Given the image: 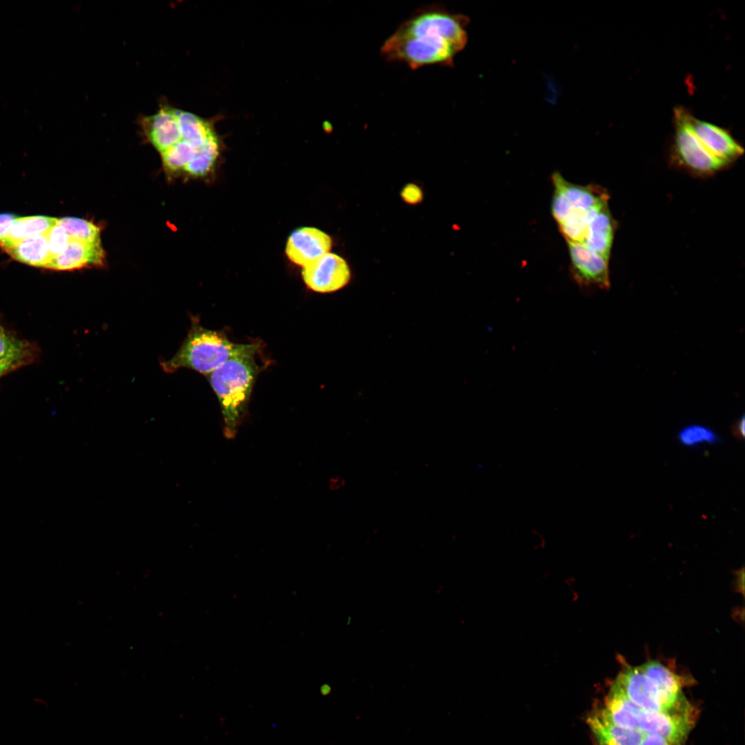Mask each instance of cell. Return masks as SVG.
Instances as JSON below:
<instances>
[{
    "label": "cell",
    "mask_w": 745,
    "mask_h": 745,
    "mask_svg": "<svg viewBox=\"0 0 745 745\" xmlns=\"http://www.w3.org/2000/svg\"><path fill=\"white\" fill-rule=\"evenodd\" d=\"M468 19L441 6L415 11L386 39L381 48L388 61L413 69L430 65H452L467 43Z\"/></svg>",
    "instance_id": "6da1fadb"
},
{
    "label": "cell",
    "mask_w": 745,
    "mask_h": 745,
    "mask_svg": "<svg viewBox=\"0 0 745 745\" xmlns=\"http://www.w3.org/2000/svg\"><path fill=\"white\" fill-rule=\"evenodd\" d=\"M691 704L666 711L637 706L611 685L602 703L591 712L587 722L600 725L607 736L624 745L666 742L684 745L695 720Z\"/></svg>",
    "instance_id": "7a4b0ae2"
},
{
    "label": "cell",
    "mask_w": 745,
    "mask_h": 745,
    "mask_svg": "<svg viewBox=\"0 0 745 745\" xmlns=\"http://www.w3.org/2000/svg\"><path fill=\"white\" fill-rule=\"evenodd\" d=\"M249 352L230 358L209 374V381L221 406L223 432L233 438L246 413L259 368Z\"/></svg>",
    "instance_id": "3957f363"
},
{
    "label": "cell",
    "mask_w": 745,
    "mask_h": 745,
    "mask_svg": "<svg viewBox=\"0 0 745 745\" xmlns=\"http://www.w3.org/2000/svg\"><path fill=\"white\" fill-rule=\"evenodd\" d=\"M259 348L258 343H233L221 332L203 328L198 321H194L178 351L161 366L166 372L186 368L208 375L230 358L259 352Z\"/></svg>",
    "instance_id": "277c9868"
},
{
    "label": "cell",
    "mask_w": 745,
    "mask_h": 745,
    "mask_svg": "<svg viewBox=\"0 0 745 745\" xmlns=\"http://www.w3.org/2000/svg\"><path fill=\"white\" fill-rule=\"evenodd\" d=\"M688 110L678 107L674 110V154L678 161L691 171L710 174L728 166L711 154L699 141L688 126Z\"/></svg>",
    "instance_id": "5b68a950"
},
{
    "label": "cell",
    "mask_w": 745,
    "mask_h": 745,
    "mask_svg": "<svg viewBox=\"0 0 745 745\" xmlns=\"http://www.w3.org/2000/svg\"><path fill=\"white\" fill-rule=\"evenodd\" d=\"M554 194L552 215L557 224L573 210H589L608 205L606 192L597 186H581L566 180L558 172L553 173Z\"/></svg>",
    "instance_id": "8992f818"
},
{
    "label": "cell",
    "mask_w": 745,
    "mask_h": 745,
    "mask_svg": "<svg viewBox=\"0 0 745 745\" xmlns=\"http://www.w3.org/2000/svg\"><path fill=\"white\" fill-rule=\"evenodd\" d=\"M301 275L310 290L320 293L334 292L343 288L351 277L347 262L331 252L303 267Z\"/></svg>",
    "instance_id": "52a82bcc"
},
{
    "label": "cell",
    "mask_w": 745,
    "mask_h": 745,
    "mask_svg": "<svg viewBox=\"0 0 745 745\" xmlns=\"http://www.w3.org/2000/svg\"><path fill=\"white\" fill-rule=\"evenodd\" d=\"M570 258V271L580 286L610 287L608 259L581 243L566 241Z\"/></svg>",
    "instance_id": "ba28073f"
},
{
    "label": "cell",
    "mask_w": 745,
    "mask_h": 745,
    "mask_svg": "<svg viewBox=\"0 0 745 745\" xmlns=\"http://www.w3.org/2000/svg\"><path fill=\"white\" fill-rule=\"evenodd\" d=\"M689 127L706 148L715 157L729 164L744 153L743 147L726 129L694 117L688 111Z\"/></svg>",
    "instance_id": "9c48e42d"
},
{
    "label": "cell",
    "mask_w": 745,
    "mask_h": 745,
    "mask_svg": "<svg viewBox=\"0 0 745 745\" xmlns=\"http://www.w3.org/2000/svg\"><path fill=\"white\" fill-rule=\"evenodd\" d=\"M330 237L312 227H302L293 231L286 244V252L294 264L305 267L330 252Z\"/></svg>",
    "instance_id": "30bf717a"
},
{
    "label": "cell",
    "mask_w": 745,
    "mask_h": 745,
    "mask_svg": "<svg viewBox=\"0 0 745 745\" xmlns=\"http://www.w3.org/2000/svg\"><path fill=\"white\" fill-rule=\"evenodd\" d=\"M104 251L101 242H85L71 239L66 250L52 257L46 268L54 270H73L90 266L101 265Z\"/></svg>",
    "instance_id": "8fae6325"
},
{
    "label": "cell",
    "mask_w": 745,
    "mask_h": 745,
    "mask_svg": "<svg viewBox=\"0 0 745 745\" xmlns=\"http://www.w3.org/2000/svg\"><path fill=\"white\" fill-rule=\"evenodd\" d=\"M614 221L608 205L590 219L583 244L608 259L613 244Z\"/></svg>",
    "instance_id": "7c38bea8"
},
{
    "label": "cell",
    "mask_w": 745,
    "mask_h": 745,
    "mask_svg": "<svg viewBox=\"0 0 745 745\" xmlns=\"http://www.w3.org/2000/svg\"><path fill=\"white\" fill-rule=\"evenodd\" d=\"M57 221L58 219L43 215L17 217L7 237L0 241V247L5 250L21 240L46 234Z\"/></svg>",
    "instance_id": "4fadbf2b"
},
{
    "label": "cell",
    "mask_w": 745,
    "mask_h": 745,
    "mask_svg": "<svg viewBox=\"0 0 745 745\" xmlns=\"http://www.w3.org/2000/svg\"><path fill=\"white\" fill-rule=\"evenodd\" d=\"M5 251L16 261L40 268H46L51 259L46 233L21 240Z\"/></svg>",
    "instance_id": "5bb4252c"
},
{
    "label": "cell",
    "mask_w": 745,
    "mask_h": 745,
    "mask_svg": "<svg viewBox=\"0 0 745 745\" xmlns=\"http://www.w3.org/2000/svg\"><path fill=\"white\" fill-rule=\"evenodd\" d=\"M34 356L32 344L0 326V361L14 362L22 366L32 361Z\"/></svg>",
    "instance_id": "9a60e30c"
},
{
    "label": "cell",
    "mask_w": 745,
    "mask_h": 745,
    "mask_svg": "<svg viewBox=\"0 0 745 745\" xmlns=\"http://www.w3.org/2000/svg\"><path fill=\"white\" fill-rule=\"evenodd\" d=\"M602 208L570 211L567 217L558 223L559 229L566 240L582 244L590 219Z\"/></svg>",
    "instance_id": "2e32d148"
},
{
    "label": "cell",
    "mask_w": 745,
    "mask_h": 745,
    "mask_svg": "<svg viewBox=\"0 0 745 745\" xmlns=\"http://www.w3.org/2000/svg\"><path fill=\"white\" fill-rule=\"evenodd\" d=\"M201 148L184 139L180 130V138L177 143L160 154L166 169L175 172L184 169Z\"/></svg>",
    "instance_id": "e0dca14e"
},
{
    "label": "cell",
    "mask_w": 745,
    "mask_h": 745,
    "mask_svg": "<svg viewBox=\"0 0 745 745\" xmlns=\"http://www.w3.org/2000/svg\"><path fill=\"white\" fill-rule=\"evenodd\" d=\"M71 239L85 242L100 241V228L92 222L72 217H66L58 219Z\"/></svg>",
    "instance_id": "ac0fdd59"
},
{
    "label": "cell",
    "mask_w": 745,
    "mask_h": 745,
    "mask_svg": "<svg viewBox=\"0 0 745 745\" xmlns=\"http://www.w3.org/2000/svg\"><path fill=\"white\" fill-rule=\"evenodd\" d=\"M219 142L215 138L208 142L183 169L194 177H201L211 170L218 157Z\"/></svg>",
    "instance_id": "d6986e66"
},
{
    "label": "cell",
    "mask_w": 745,
    "mask_h": 745,
    "mask_svg": "<svg viewBox=\"0 0 745 745\" xmlns=\"http://www.w3.org/2000/svg\"><path fill=\"white\" fill-rule=\"evenodd\" d=\"M677 437L679 441L687 447L714 444L719 441V437L713 430L699 424H691L684 427L678 433Z\"/></svg>",
    "instance_id": "ffe728a7"
},
{
    "label": "cell",
    "mask_w": 745,
    "mask_h": 745,
    "mask_svg": "<svg viewBox=\"0 0 745 745\" xmlns=\"http://www.w3.org/2000/svg\"><path fill=\"white\" fill-rule=\"evenodd\" d=\"M46 237L51 257L63 253L70 241L66 230L58 221L47 232Z\"/></svg>",
    "instance_id": "44dd1931"
},
{
    "label": "cell",
    "mask_w": 745,
    "mask_h": 745,
    "mask_svg": "<svg viewBox=\"0 0 745 745\" xmlns=\"http://www.w3.org/2000/svg\"><path fill=\"white\" fill-rule=\"evenodd\" d=\"M401 196L407 203L415 204L419 203L421 199L422 192L421 189L416 185L409 184L403 189Z\"/></svg>",
    "instance_id": "7402d4cb"
},
{
    "label": "cell",
    "mask_w": 745,
    "mask_h": 745,
    "mask_svg": "<svg viewBox=\"0 0 745 745\" xmlns=\"http://www.w3.org/2000/svg\"><path fill=\"white\" fill-rule=\"evenodd\" d=\"M17 217L14 215L10 213L0 214V241L7 237L10 227Z\"/></svg>",
    "instance_id": "603a6c76"
},
{
    "label": "cell",
    "mask_w": 745,
    "mask_h": 745,
    "mask_svg": "<svg viewBox=\"0 0 745 745\" xmlns=\"http://www.w3.org/2000/svg\"><path fill=\"white\" fill-rule=\"evenodd\" d=\"M21 366L19 364L10 361H0V377L8 372L15 370Z\"/></svg>",
    "instance_id": "cb8c5ba5"
},
{
    "label": "cell",
    "mask_w": 745,
    "mask_h": 745,
    "mask_svg": "<svg viewBox=\"0 0 745 745\" xmlns=\"http://www.w3.org/2000/svg\"><path fill=\"white\" fill-rule=\"evenodd\" d=\"M735 433L738 436L744 437V416L743 415L735 424Z\"/></svg>",
    "instance_id": "d4e9b609"
}]
</instances>
